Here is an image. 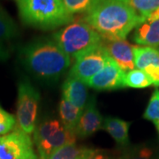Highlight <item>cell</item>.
<instances>
[{
  "mask_svg": "<svg viewBox=\"0 0 159 159\" xmlns=\"http://www.w3.org/2000/svg\"><path fill=\"white\" fill-rule=\"evenodd\" d=\"M20 61L34 78L45 83H54L71 65V57L51 37L36 38L20 50Z\"/></svg>",
  "mask_w": 159,
  "mask_h": 159,
  "instance_id": "1",
  "label": "cell"
},
{
  "mask_svg": "<svg viewBox=\"0 0 159 159\" xmlns=\"http://www.w3.org/2000/svg\"><path fill=\"white\" fill-rule=\"evenodd\" d=\"M143 20L126 0H102L83 17L106 42L125 40Z\"/></svg>",
  "mask_w": 159,
  "mask_h": 159,
  "instance_id": "2",
  "label": "cell"
},
{
  "mask_svg": "<svg viewBox=\"0 0 159 159\" xmlns=\"http://www.w3.org/2000/svg\"><path fill=\"white\" fill-rule=\"evenodd\" d=\"M18 9L24 25L51 30L74 21L64 4V0H18Z\"/></svg>",
  "mask_w": 159,
  "mask_h": 159,
  "instance_id": "3",
  "label": "cell"
},
{
  "mask_svg": "<svg viewBox=\"0 0 159 159\" xmlns=\"http://www.w3.org/2000/svg\"><path fill=\"white\" fill-rule=\"evenodd\" d=\"M51 38L65 53L74 58L102 43L100 34L83 20L69 23L53 33Z\"/></svg>",
  "mask_w": 159,
  "mask_h": 159,
  "instance_id": "4",
  "label": "cell"
},
{
  "mask_svg": "<svg viewBox=\"0 0 159 159\" xmlns=\"http://www.w3.org/2000/svg\"><path fill=\"white\" fill-rule=\"evenodd\" d=\"M40 99L39 90L28 78L19 80L16 123L18 128L29 135L34 133L37 125Z\"/></svg>",
  "mask_w": 159,
  "mask_h": 159,
  "instance_id": "5",
  "label": "cell"
},
{
  "mask_svg": "<svg viewBox=\"0 0 159 159\" xmlns=\"http://www.w3.org/2000/svg\"><path fill=\"white\" fill-rule=\"evenodd\" d=\"M109 59L110 56L102 43L74 57V63L68 75L74 76L86 83L104 67Z\"/></svg>",
  "mask_w": 159,
  "mask_h": 159,
  "instance_id": "6",
  "label": "cell"
},
{
  "mask_svg": "<svg viewBox=\"0 0 159 159\" xmlns=\"http://www.w3.org/2000/svg\"><path fill=\"white\" fill-rule=\"evenodd\" d=\"M0 159H38L34 142L19 128L0 136Z\"/></svg>",
  "mask_w": 159,
  "mask_h": 159,
  "instance_id": "7",
  "label": "cell"
},
{
  "mask_svg": "<svg viewBox=\"0 0 159 159\" xmlns=\"http://www.w3.org/2000/svg\"><path fill=\"white\" fill-rule=\"evenodd\" d=\"M125 73L110 57L104 67L86 82L96 90H117L125 88Z\"/></svg>",
  "mask_w": 159,
  "mask_h": 159,
  "instance_id": "8",
  "label": "cell"
},
{
  "mask_svg": "<svg viewBox=\"0 0 159 159\" xmlns=\"http://www.w3.org/2000/svg\"><path fill=\"white\" fill-rule=\"evenodd\" d=\"M102 123L103 119L97 108V99L92 96L86 103L74 133L80 139H85L102 129Z\"/></svg>",
  "mask_w": 159,
  "mask_h": 159,
  "instance_id": "9",
  "label": "cell"
},
{
  "mask_svg": "<svg viewBox=\"0 0 159 159\" xmlns=\"http://www.w3.org/2000/svg\"><path fill=\"white\" fill-rule=\"evenodd\" d=\"M110 57L125 74L135 69L133 45L125 40L106 42L103 43Z\"/></svg>",
  "mask_w": 159,
  "mask_h": 159,
  "instance_id": "10",
  "label": "cell"
},
{
  "mask_svg": "<svg viewBox=\"0 0 159 159\" xmlns=\"http://www.w3.org/2000/svg\"><path fill=\"white\" fill-rule=\"evenodd\" d=\"M77 136L74 132L69 131L63 126L61 129L43 142L35 144L41 159H49L57 149L65 145L76 142Z\"/></svg>",
  "mask_w": 159,
  "mask_h": 159,
  "instance_id": "11",
  "label": "cell"
},
{
  "mask_svg": "<svg viewBox=\"0 0 159 159\" xmlns=\"http://www.w3.org/2000/svg\"><path fill=\"white\" fill-rule=\"evenodd\" d=\"M62 97L83 111L89 100L88 86L82 80L68 75L62 85Z\"/></svg>",
  "mask_w": 159,
  "mask_h": 159,
  "instance_id": "12",
  "label": "cell"
},
{
  "mask_svg": "<svg viewBox=\"0 0 159 159\" xmlns=\"http://www.w3.org/2000/svg\"><path fill=\"white\" fill-rule=\"evenodd\" d=\"M132 40L138 45L159 46V20H145L134 29Z\"/></svg>",
  "mask_w": 159,
  "mask_h": 159,
  "instance_id": "13",
  "label": "cell"
},
{
  "mask_svg": "<svg viewBox=\"0 0 159 159\" xmlns=\"http://www.w3.org/2000/svg\"><path fill=\"white\" fill-rule=\"evenodd\" d=\"M130 125L131 122L125 121L119 118L107 117L103 119L102 129L106 131L120 147L127 148L130 145L129 142Z\"/></svg>",
  "mask_w": 159,
  "mask_h": 159,
  "instance_id": "14",
  "label": "cell"
},
{
  "mask_svg": "<svg viewBox=\"0 0 159 159\" xmlns=\"http://www.w3.org/2000/svg\"><path fill=\"white\" fill-rule=\"evenodd\" d=\"M82 111V110L77 108L62 97L58 106V114L64 128L74 132Z\"/></svg>",
  "mask_w": 159,
  "mask_h": 159,
  "instance_id": "15",
  "label": "cell"
},
{
  "mask_svg": "<svg viewBox=\"0 0 159 159\" xmlns=\"http://www.w3.org/2000/svg\"><path fill=\"white\" fill-rule=\"evenodd\" d=\"M134 66L143 70L148 66H159V49L149 46H133Z\"/></svg>",
  "mask_w": 159,
  "mask_h": 159,
  "instance_id": "16",
  "label": "cell"
},
{
  "mask_svg": "<svg viewBox=\"0 0 159 159\" xmlns=\"http://www.w3.org/2000/svg\"><path fill=\"white\" fill-rule=\"evenodd\" d=\"M20 35V30L16 22L8 12L0 6V43H7L16 39Z\"/></svg>",
  "mask_w": 159,
  "mask_h": 159,
  "instance_id": "17",
  "label": "cell"
},
{
  "mask_svg": "<svg viewBox=\"0 0 159 159\" xmlns=\"http://www.w3.org/2000/svg\"><path fill=\"white\" fill-rule=\"evenodd\" d=\"M63 127L60 120L57 119H47L36 125L33 133V142L34 144L43 142L49 137L53 135L59 129Z\"/></svg>",
  "mask_w": 159,
  "mask_h": 159,
  "instance_id": "18",
  "label": "cell"
},
{
  "mask_svg": "<svg viewBox=\"0 0 159 159\" xmlns=\"http://www.w3.org/2000/svg\"><path fill=\"white\" fill-rule=\"evenodd\" d=\"M119 159H159V151L148 145H137L127 147Z\"/></svg>",
  "mask_w": 159,
  "mask_h": 159,
  "instance_id": "19",
  "label": "cell"
},
{
  "mask_svg": "<svg viewBox=\"0 0 159 159\" xmlns=\"http://www.w3.org/2000/svg\"><path fill=\"white\" fill-rule=\"evenodd\" d=\"M152 85L146 73L140 69H134L125 74V86L133 89H145Z\"/></svg>",
  "mask_w": 159,
  "mask_h": 159,
  "instance_id": "20",
  "label": "cell"
},
{
  "mask_svg": "<svg viewBox=\"0 0 159 159\" xmlns=\"http://www.w3.org/2000/svg\"><path fill=\"white\" fill-rule=\"evenodd\" d=\"M86 148L76 143L67 144L57 149L49 159H82Z\"/></svg>",
  "mask_w": 159,
  "mask_h": 159,
  "instance_id": "21",
  "label": "cell"
},
{
  "mask_svg": "<svg viewBox=\"0 0 159 159\" xmlns=\"http://www.w3.org/2000/svg\"><path fill=\"white\" fill-rule=\"evenodd\" d=\"M102 0H64L66 9L70 14L88 13L101 2Z\"/></svg>",
  "mask_w": 159,
  "mask_h": 159,
  "instance_id": "22",
  "label": "cell"
},
{
  "mask_svg": "<svg viewBox=\"0 0 159 159\" xmlns=\"http://www.w3.org/2000/svg\"><path fill=\"white\" fill-rule=\"evenodd\" d=\"M143 119L153 123L159 135V89L154 91L149 98L147 108L143 113Z\"/></svg>",
  "mask_w": 159,
  "mask_h": 159,
  "instance_id": "23",
  "label": "cell"
},
{
  "mask_svg": "<svg viewBox=\"0 0 159 159\" xmlns=\"http://www.w3.org/2000/svg\"><path fill=\"white\" fill-rule=\"evenodd\" d=\"M137 13L143 19L159 8V0H126Z\"/></svg>",
  "mask_w": 159,
  "mask_h": 159,
  "instance_id": "24",
  "label": "cell"
},
{
  "mask_svg": "<svg viewBox=\"0 0 159 159\" xmlns=\"http://www.w3.org/2000/svg\"><path fill=\"white\" fill-rule=\"evenodd\" d=\"M16 125V118L0 106V136L6 135L13 130Z\"/></svg>",
  "mask_w": 159,
  "mask_h": 159,
  "instance_id": "25",
  "label": "cell"
},
{
  "mask_svg": "<svg viewBox=\"0 0 159 159\" xmlns=\"http://www.w3.org/2000/svg\"><path fill=\"white\" fill-rule=\"evenodd\" d=\"M150 79L152 85L159 87V66H148L143 69Z\"/></svg>",
  "mask_w": 159,
  "mask_h": 159,
  "instance_id": "26",
  "label": "cell"
},
{
  "mask_svg": "<svg viewBox=\"0 0 159 159\" xmlns=\"http://www.w3.org/2000/svg\"><path fill=\"white\" fill-rule=\"evenodd\" d=\"M82 159H111L104 151L99 149L86 148Z\"/></svg>",
  "mask_w": 159,
  "mask_h": 159,
  "instance_id": "27",
  "label": "cell"
},
{
  "mask_svg": "<svg viewBox=\"0 0 159 159\" xmlns=\"http://www.w3.org/2000/svg\"><path fill=\"white\" fill-rule=\"evenodd\" d=\"M11 57L10 49L6 44L0 43V63L6 62Z\"/></svg>",
  "mask_w": 159,
  "mask_h": 159,
  "instance_id": "28",
  "label": "cell"
},
{
  "mask_svg": "<svg viewBox=\"0 0 159 159\" xmlns=\"http://www.w3.org/2000/svg\"><path fill=\"white\" fill-rule=\"evenodd\" d=\"M17 1H18V0H17Z\"/></svg>",
  "mask_w": 159,
  "mask_h": 159,
  "instance_id": "29",
  "label": "cell"
}]
</instances>
